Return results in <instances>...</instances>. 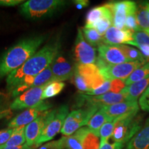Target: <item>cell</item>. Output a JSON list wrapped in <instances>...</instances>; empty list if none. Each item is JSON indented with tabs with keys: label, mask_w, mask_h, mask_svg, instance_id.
<instances>
[{
	"label": "cell",
	"mask_w": 149,
	"mask_h": 149,
	"mask_svg": "<svg viewBox=\"0 0 149 149\" xmlns=\"http://www.w3.org/2000/svg\"><path fill=\"white\" fill-rule=\"evenodd\" d=\"M59 42L46 44L31 56L21 67L6 77L7 90L11 93L16 88L22 93L31 88L34 78L52 64L59 53Z\"/></svg>",
	"instance_id": "obj_1"
},
{
	"label": "cell",
	"mask_w": 149,
	"mask_h": 149,
	"mask_svg": "<svg viewBox=\"0 0 149 149\" xmlns=\"http://www.w3.org/2000/svg\"><path fill=\"white\" fill-rule=\"evenodd\" d=\"M44 40V36L31 37L9 48L0 59V79L21 67L36 53Z\"/></svg>",
	"instance_id": "obj_2"
},
{
	"label": "cell",
	"mask_w": 149,
	"mask_h": 149,
	"mask_svg": "<svg viewBox=\"0 0 149 149\" xmlns=\"http://www.w3.org/2000/svg\"><path fill=\"white\" fill-rule=\"evenodd\" d=\"M66 4L62 0H29L21 5L20 12L26 18L40 19L53 15Z\"/></svg>",
	"instance_id": "obj_3"
},
{
	"label": "cell",
	"mask_w": 149,
	"mask_h": 149,
	"mask_svg": "<svg viewBox=\"0 0 149 149\" xmlns=\"http://www.w3.org/2000/svg\"><path fill=\"white\" fill-rule=\"evenodd\" d=\"M141 118L137 113H133L117 119L111 138L114 142H128L140 129Z\"/></svg>",
	"instance_id": "obj_4"
},
{
	"label": "cell",
	"mask_w": 149,
	"mask_h": 149,
	"mask_svg": "<svg viewBox=\"0 0 149 149\" xmlns=\"http://www.w3.org/2000/svg\"><path fill=\"white\" fill-rule=\"evenodd\" d=\"M100 108L95 107H85L84 109L74 110L70 112L65 120L61 133L64 136H70L75 133L87 123Z\"/></svg>",
	"instance_id": "obj_5"
},
{
	"label": "cell",
	"mask_w": 149,
	"mask_h": 149,
	"mask_svg": "<svg viewBox=\"0 0 149 149\" xmlns=\"http://www.w3.org/2000/svg\"><path fill=\"white\" fill-rule=\"evenodd\" d=\"M68 114H69V108L68 105H62L57 109L55 115L48 122V124L43 129L38 139L35 142V148H38L43 143L51 141L57 134L61 132Z\"/></svg>",
	"instance_id": "obj_6"
},
{
	"label": "cell",
	"mask_w": 149,
	"mask_h": 149,
	"mask_svg": "<svg viewBox=\"0 0 149 149\" xmlns=\"http://www.w3.org/2000/svg\"><path fill=\"white\" fill-rule=\"evenodd\" d=\"M146 63L134 61L116 65L106 64L99 69L107 80L118 79L125 81L135 70L142 66Z\"/></svg>",
	"instance_id": "obj_7"
},
{
	"label": "cell",
	"mask_w": 149,
	"mask_h": 149,
	"mask_svg": "<svg viewBox=\"0 0 149 149\" xmlns=\"http://www.w3.org/2000/svg\"><path fill=\"white\" fill-rule=\"evenodd\" d=\"M113 16V25L117 29L125 30L127 17L137 11V4L133 1H120L106 3Z\"/></svg>",
	"instance_id": "obj_8"
},
{
	"label": "cell",
	"mask_w": 149,
	"mask_h": 149,
	"mask_svg": "<svg viewBox=\"0 0 149 149\" xmlns=\"http://www.w3.org/2000/svg\"><path fill=\"white\" fill-rule=\"evenodd\" d=\"M56 112L57 109L48 110L43 112L35 120L26 126V144L28 146L35 147V142L40 136L43 129L48 124V122L54 117Z\"/></svg>",
	"instance_id": "obj_9"
},
{
	"label": "cell",
	"mask_w": 149,
	"mask_h": 149,
	"mask_svg": "<svg viewBox=\"0 0 149 149\" xmlns=\"http://www.w3.org/2000/svg\"><path fill=\"white\" fill-rule=\"evenodd\" d=\"M127 101L126 97L120 93H113L108 92L105 94L97 96H90L84 94H81L78 97L77 106L79 107H95L101 108L106 106L113 105V104Z\"/></svg>",
	"instance_id": "obj_10"
},
{
	"label": "cell",
	"mask_w": 149,
	"mask_h": 149,
	"mask_svg": "<svg viewBox=\"0 0 149 149\" xmlns=\"http://www.w3.org/2000/svg\"><path fill=\"white\" fill-rule=\"evenodd\" d=\"M74 70L82 78L89 91L99 88L107 81L95 64H76Z\"/></svg>",
	"instance_id": "obj_11"
},
{
	"label": "cell",
	"mask_w": 149,
	"mask_h": 149,
	"mask_svg": "<svg viewBox=\"0 0 149 149\" xmlns=\"http://www.w3.org/2000/svg\"><path fill=\"white\" fill-rule=\"evenodd\" d=\"M74 55L77 64H94L97 60L96 50L85 40L82 30L78 29L74 46Z\"/></svg>",
	"instance_id": "obj_12"
},
{
	"label": "cell",
	"mask_w": 149,
	"mask_h": 149,
	"mask_svg": "<svg viewBox=\"0 0 149 149\" xmlns=\"http://www.w3.org/2000/svg\"><path fill=\"white\" fill-rule=\"evenodd\" d=\"M51 107V104L42 100L35 107L26 109L21 113L16 115L9 122L8 127L9 128H15L19 126H27L35 120L41 113L48 111Z\"/></svg>",
	"instance_id": "obj_13"
},
{
	"label": "cell",
	"mask_w": 149,
	"mask_h": 149,
	"mask_svg": "<svg viewBox=\"0 0 149 149\" xmlns=\"http://www.w3.org/2000/svg\"><path fill=\"white\" fill-rule=\"evenodd\" d=\"M47 85V84H46ZM46 85L40 87H34L26 91L22 94L17 97L10 105L12 110H22L33 107L38 104L42 100L43 91Z\"/></svg>",
	"instance_id": "obj_14"
},
{
	"label": "cell",
	"mask_w": 149,
	"mask_h": 149,
	"mask_svg": "<svg viewBox=\"0 0 149 149\" xmlns=\"http://www.w3.org/2000/svg\"><path fill=\"white\" fill-rule=\"evenodd\" d=\"M53 79L52 81H61L71 79L74 74V67L64 56L58 54L51 64Z\"/></svg>",
	"instance_id": "obj_15"
},
{
	"label": "cell",
	"mask_w": 149,
	"mask_h": 149,
	"mask_svg": "<svg viewBox=\"0 0 149 149\" xmlns=\"http://www.w3.org/2000/svg\"><path fill=\"white\" fill-rule=\"evenodd\" d=\"M101 108L109 120H117L130 113H138L139 111L137 101H124Z\"/></svg>",
	"instance_id": "obj_16"
},
{
	"label": "cell",
	"mask_w": 149,
	"mask_h": 149,
	"mask_svg": "<svg viewBox=\"0 0 149 149\" xmlns=\"http://www.w3.org/2000/svg\"><path fill=\"white\" fill-rule=\"evenodd\" d=\"M98 57L108 65H116L130 62L122 51L116 45H107L102 44L98 46Z\"/></svg>",
	"instance_id": "obj_17"
},
{
	"label": "cell",
	"mask_w": 149,
	"mask_h": 149,
	"mask_svg": "<svg viewBox=\"0 0 149 149\" xmlns=\"http://www.w3.org/2000/svg\"><path fill=\"white\" fill-rule=\"evenodd\" d=\"M133 33L127 30L118 29L113 26L110 27L102 37V42L104 44L112 46L122 44L133 45L134 43Z\"/></svg>",
	"instance_id": "obj_18"
},
{
	"label": "cell",
	"mask_w": 149,
	"mask_h": 149,
	"mask_svg": "<svg viewBox=\"0 0 149 149\" xmlns=\"http://www.w3.org/2000/svg\"><path fill=\"white\" fill-rule=\"evenodd\" d=\"M127 149H149V119L128 141Z\"/></svg>",
	"instance_id": "obj_19"
},
{
	"label": "cell",
	"mask_w": 149,
	"mask_h": 149,
	"mask_svg": "<svg viewBox=\"0 0 149 149\" xmlns=\"http://www.w3.org/2000/svg\"><path fill=\"white\" fill-rule=\"evenodd\" d=\"M149 86V76L141 81L126 86L121 93L126 97L127 101H137V98L141 95Z\"/></svg>",
	"instance_id": "obj_20"
},
{
	"label": "cell",
	"mask_w": 149,
	"mask_h": 149,
	"mask_svg": "<svg viewBox=\"0 0 149 149\" xmlns=\"http://www.w3.org/2000/svg\"><path fill=\"white\" fill-rule=\"evenodd\" d=\"M107 17H112V13L107 6L104 4L91 8L86 15L85 28L92 29L93 26L100 19Z\"/></svg>",
	"instance_id": "obj_21"
},
{
	"label": "cell",
	"mask_w": 149,
	"mask_h": 149,
	"mask_svg": "<svg viewBox=\"0 0 149 149\" xmlns=\"http://www.w3.org/2000/svg\"><path fill=\"white\" fill-rule=\"evenodd\" d=\"M87 127H81L75 133L70 136H63L65 148L66 149H83L82 139Z\"/></svg>",
	"instance_id": "obj_22"
},
{
	"label": "cell",
	"mask_w": 149,
	"mask_h": 149,
	"mask_svg": "<svg viewBox=\"0 0 149 149\" xmlns=\"http://www.w3.org/2000/svg\"><path fill=\"white\" fill-rule=\"evenodd\" d=\"M100 133L93 131L87 127L82 139L83 149H100Z\"/></svg>",
	"instance_id": "obj_23"
},
{
	"label": "cell",
	"mask_w": 149,
	"mask_h": 149,
	"mask_svg": "<svg viewBox=\"0 0 149 149\" xmlns=\"http://www.w3.org/2000/svg\"><path fill=\"white\" fill-rule=\"evenodd\" d=\"M25 127L26 126H19L13 128L12 135L10 137L4 144L1 147H14L22 146L26 143L25 137Z\"/></svg>",
	"instance_id": "obj_24"
},
{
	"label": "cell",
	"mask_w": 149,
	"mask_h": 149,
	"mask_svg": "<svg viewBox=\"0 0 149 149\" xmlns=\"http://www.w3.org/2000/svg\"><path fill=\"white\" fill-rule=\"evenodd\" d=\"M108 121H110L109 119L108 118L102 108H100L93 115V117L90 119L86 125L91 130L97 132V133H100V128Z\"/></svg>",
	"instance_id": "obj_25"
},
{
	"label": "cell",
	"mask_w": 149,
	"mask_h": 149,
	"mask_svg": "<svg viewBox=\"0 0 149 149\" xmlns=\"http://www.w3.org/2000/svg\"><path fill=\"white\" fill-rule=\"evenodd\" d=\"M148 76H149V61H147L142 66L139 67V68L135 70L124 81V83H125L126 86H128L132 84L141 81Z\"/></svg>",
	"instance_id": "obj_26"
},
{
	"label": "cell",
	"mask_w": 149,
	"mask_h": 149,
	"mask_svg": "<svg viewBox=\"0 0 149 149\" xmlns=\"http://www.w3.org/2000/svg\"><path fill=\"white\" fill-rule=\"evenodd\" d=\"M65 84L61 81H54L48 84L43 91L42 100L52 98L59 95L65 87Z\"/></svg>",
	"instance_id": "obj_27"
},
{
	"label": "cell",
	"mask_w": 149,
	"mask_h": 149,
	"mask_svg": "<svg viewBox=\"0 0 149 149\" xmlns=\"http://www.w3.org/2000/svg\"><path fill=\"white\" fill-rule=\"evenodd\" d=\"M52 79H53V72H52L51 67V65H50L45 70L41 72L40 74H37L36 77L34 78L31 88L42 86L53 82Z\"/></svg>",
	"instance_id": "obj_28"
},
{
	"label": "cell",
	"mask_w": 149,
	"mask_h": 149,
	"mask_svg": "<svg viewBox=\"0 0 149 149\" xmlns=\"http://www.w3.org/2000/svg\"><path fill=\"white\" fill-rule=\"evenodd\" d=\"M116 46L120 48L122 53H124V55L130 61H143V62H147L146 59L142 55L140 51H138L135 48L130 47L127 45H124V44H120V45Z\"/></svg>",
	"instance_id": "obj_29"
},
{
	"label": "cell",
	"mask_w": 149,
	"mask_h": 149,
	"mask_svg": "<svg viewBox=\"0 0 149 149\" xmlns=\"http://www.w3.org/2000/svg\"><path fill=\"white\" fill-rule=\"evenodd\" d=\"M82 33L86 41L91 46H98L103 44L102 42V37L97 33V31L94 29L89 28H83Z\"/></svg>",
	"instance_id": "obj_30"
},
{
	"label": "cell",
	"mask_w": 149,
	"mask_h": 149,
	"mask_svg": "<svg viewBox=\"0 0 149 149\" xmlns=\"http://www.w3.org/2000/svg\"><path fill=\"white\" fill-rule=\"evenodd\" d=\"M136 18L138 24L139 29L141 31H146L149 28V21L147 17L146 3H141L137 7Z\"/></svg>",
	"instance_id": "obj_31"
},
{
	"label": "cell",
	"mask_w": 149,
	"mask_h": 149,
	"mask_svg": "<svg viewBox=\"0 0 149 149\" xmlns=\"http://www.w3.org/2000/svg\"><path fill=\"white\" fill-rule=\"evenodd\" d=\"M117 120H112L108 121L102 126L100 130V145L104 144L106 141H108L110 137H112L114 130L115 123Z\"/></svg>",
	"instance_id": "obj_32"
},
{
	"label": "cell",
	"mask_w": 149,
	"mask_h": 149,
	"mask_svg": "<svg viewBox=\"0 0 149 149\" xmlns=\"http://www.w3.org/2000/svg\"><path fill=\"white\" fill-rule=\"evenodd\" d=\"M112 22H113V17H104L97 22L93 26L92 29H95L99 34L101 35L102 37H103L105 35V33H107L108 29L111 27Z\"/></svg>",
	"instance_id": "obj_33"
},
{
	"label": "cell",
	"mask_w": 149,
	"mask_h": 149,
	"mask_svg": "<svg viewBox=\"0 0 149 149\" xmlns=\"http://www.w3.org/2000/svg\"><path fill=\"white\" fill-rule=\"evenodd\" d=\"M134 43L133 46H139L141 45L149 46V35L144 31H137L133 33Z\"/></svg>",
	"instance_id": "obj_34"
},
{
	"label": "cell",
	"mask_w": 149,
	"mask_h": 149,
	"mask_svg": "<svg viewBox=\"0 0 149 149\" xmlns=\"http://www.w3.org/2000/svg\"><path fill=\"white\" fill-rule=\"evenodd\" d=\"M125 30L131 31L132 33L140 31L136 18V13L129 15L127 17L125 22Z\"/></svg>",
	"instance_id": "obj_35"
},
{
	"label": "cell",
	"mask_w": 149,
	"mask_h": 149,
	"mask_svg": "<svg viewBox=\"0 0 149 149\" xmlns=\"http://www.w3.org/2000/svg\"><path fill=\"white\" fill-rule=\"evenodd\" d=\"M64 137H61L58 140L48 141L43 146L38 147L37 149H64Z\"/></svg>",
	"instance_id": "obj_36"
},
{
	"label": "cell",
	"mask_w": 149,
	"mask_h": 149,
	"mask_svg": "<svg viewBox=\"0 0 149 149\" xmlns=\"http://www.w3.org/2000/svg\"><path fill=\"white\" fill-rule=\"evenodd\" d=\"M110 88H111V80H107V81H106L100 87L95 89V90L91 91V92L87 93L86 94H84V95H90V96L101 95L105 94V93H108V91L110 90Z\"/></svg>",
	"instance_id": "obj_37"
},
{
	"label": "cell",
	"mask_w": 149,
	"mask_h": 149,
	"mask_svg": "<svg viewBox=\"0 0 149 149\" xmlns=\"http://www.w3.org/2000/svg\"><path fill=\"white\" fill-rule=\"evenodd\" d=\"M138 102L139 107L143 111L149 112V86L139 97Z\"/></svg>",
	"instance_id": "obj_38"
},
{
	"label": "cell",
	"mask_w": 149,
	"mask_h": 149,
	"mask_svg": "<svg viewBox=\"0 0 149 149\" xmlns=\"http://www.w3.org/2000/svg\"><path fill=\"white\" fill-rule=\"evenodd\" d=\"M126 87L125 83H124V81H123L122 79H112L111 80V88H110V90H111V93H120L122 92L123 89Z\"/></svg>",
	"instance_id": "obj_39"
},
{
	"label": "cell",
	"mask_w": 149,
	"mask_h": 149,
	"mask_svg": "<svg viewBox=\"0 0 149 149\" xmlns=\"http://www.w3.org/2000/svg\"><path fill=\"white\" fill-rule=\"evenodd\" d=\"M13 128H6V129L0 130V146H2L6 143L12 135Z\"/></svg>",
	"instance_id": "obj_40"
},
{
	"label": "cell",
	"mask_w": 149,
	"mask_h": 149,
	"mask_svg": "<svg viewBox=\"0 0 149 149\" xmlns=\"http://www.w3.org/2000/svg\"><path fill=\"white\" fill-rule=\"evenodd\" d=\"M124 144L118 142H113L110 144L109 141H106L104 144L100 145V149H122Z\"/></svg>",
	"instance_id": "obj_41"
},
{
	"label": "cell",
	"mask_w": 149,
	"mask_h": 149,
	"mask_svg": "<svg viewBox=\"0 0 149 149\" xmlns=\"http://www.w3.org/2000/svg\"><path fill=\"white\" fill-rule=\"evenodd\" d=\"M22 0H0V6H14L19 3H24Z\"/></svg>",
	"instance_id": "obj_42"
},
{
	"label": "cell",
	"mask_w": 149,
	"mask_h": 149,
	"mask_svg": "<svg viewBox=\"0 0 149 149\" xmlns=\"http://www.w3.org/2000/svg\"><path fill=\"white\" fill-rule=\"evenodd\" d=\"M73 3L77 9H82L89 5V1L87 0H76L73 1Z\"/></svg>",
	"instance_id": "obj_43"
},
{
	"label": "cell",
	"mask_w": 149,
	"mask_h": 149,
	"mask_svg": "<svg viewBox=\"0 0 149 149\" xmlns=\"http://www.w3.org/2000/svg\"><path fill=\"white\" fill-rule=\"evenodd\" d=\"M7 106H8V100L6 97L0 94V112L8 109L6 108Z\"/></svg>",
	"instance_id": "obj_44"
},
{
	"label": "cell",
	"mask_w": 149,
	"mask_h": 149,
	"mask_svg": "<svg viewBox=\"0 0 149 149\" xmlns=\"http://www.w3.org/2000/svg\"><path fill=\"white\" fill-rule=\"evenodd\" d=\"M0 149H35V147L33 146H29L26 144H24L22 146H14V147H1L0 146Z\"/></svg>",
	"instance_id": "obj_45"
},
{
	"label": "cell",
	"mask_w": 149,
	"mask_h": 149,
	"mask_svg": "<svg viewBox=\"0 0 149 149\" xmlns=\"http://www.w3.org/2000/svg\"><path fill=\"white\" fill-rule=\"evenodd\" d=\"M11 113V110L10 109H8L6 110H4V111L0 112V120L4 118V117H6L8 115H10Z\"/></svg>",
	"instance_id": "obj_46"
},
{
	"label": "cell",
	"mask_w": 149,
	"mask_h": 149,
	"mask_svg": "<svg viewBox=\"0 0 149 149\" xmlns=\"http://www.w3.org/2000/svg\"><path fill=\"white\" fill-rule=\"evenodd\" d=\"M145 31V32H146V33H148V34L149 35V28H148V29H146V31Z\"/></svg>",
	"instance_id": "obj_47"
}]
</instances>
